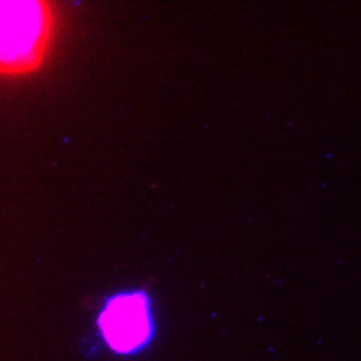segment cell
Returning <instances> with one entry per match:
<instances>
[{
    "label": "cell",
    "instance_id": "obj_1",
    "mask_svg": "<svg viewBox=\"0 0 361 361\" xmlns=\"http://www.w3.org/2000/svg\"><path fill=\"white\" fill-rule=\"evenodd\" d=\"M104 338L114 350L130 353L144 348L154 334L148 297L130 292L111 297L99 320Z\"/></svg>",
    "mask_w": 361,
    "mask_h": 361
}]
</instances>
